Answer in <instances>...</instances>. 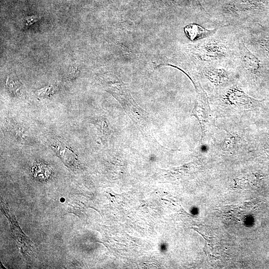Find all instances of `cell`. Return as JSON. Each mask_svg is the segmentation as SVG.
Here are the masks:
<instances>
[{
  "label": "cell",
  "instance_id": "7c38bea8",
  "mask_svg": "<svg viewBox=\"0 0 269 269\" xmlns=\"http://www.w3.org/2000/svg\"><path fill=\"white\" fill-rule=\"evenodd\" d=\"M226 0H206V2H208L210 5L216 8L224 3Z\"/></svg>",
  "mask_w": 269,
  "mask_h": 269
},
{
  "label": "cell",
  "instance_id": "52a82bcc",
  "mask_svg": "<svg viewBox=\"0 0 269 269\" xmlns=\"http://www.w3.org/2000/svg\"><path fill=\"white\" fill-rule=\"evenodd\" d=\"M221 27L208 29L195 23L186 25L183 28L186 37L192 42L200 41L214 35Z\"/></svg>",
  "mask_w": 269,
  "mask_h": 269
},
{
  "label": "cell",
  "instance_id": "5b68a950",
  "mask_svg": "<svg viewBox=\"0 0 269 269\" xmlns=\"http://www.w3.org/2000/svg\"><path fill=\"white\" fill-rule=\"evenodd\" d=\"M238 29L248 48L269 62V32L259 28Z\"/></svg>",
  "mask_w": 269,
  "mask_h": 269
},
{
  "label": "cell",
  "instance_id": "8fae6325",
  "mask_svg": "<svg viewBox=\"0 0 269 269\" xmlns=\"http://www.w3.org/2000/svg\"><path fill=\"white\" fill-rule=\"evenodd\" d=\"M36 92L39 96H49L54 93V89L53 86H48L37 90Z\"/></svg>",
  "mask_w": 269,
  "mask_h": 269
},
{
  "label": "cell",
  "instance_id": "277c9868",
  "mask_svg": "<svg viewBox=\"0 0 269 269\" xmlns=\"http://www.w3.org/2000/svg\"><path fill=\"white\" fill-rule=\"evenodd\" d=\"M175 68L201 79L216 92L237 82L238 79L236 66L233 64H211L195 67Z\"/></svg>",
  "mask_w": 269,
  "mask_h": 269
},
{
  "label": "cell",
  "instance_id": "7a4b0ae2",
  "mask_svg": "<svg viewBox=\"0 0 269 269\" xmlns=\"http://www.w3.org/2000/svg\"><path fill=\"white\" fill-rule=\"evenodd\" d=\"M207 18L216 27H264L269 25V0H227Z\"/></svg>",
  "mask_w": 269,
  "mask_h": 269
},
{
  "label": "cell",
  "instance_id": "4fadbf2b",
  "mask_svg": "<svg viewBox=\"0 0 269 269\" xmlns=\"http://www.w3.org/2000/svg\"><path fill=\"white\" fill-rule=\"evenodd\" d=\"M38 17L35 16H29L26 17L27 24H31L34 21H36L38 20Z\"/></svg>",
  "mask_w": 269,
  "mask_h": 269
},
{
  "label": "cell",
  "instance_id": "30bf717a",
  "mask_svg": "<svg viewBox=\"0 0 269 269\" xmlns=\"http://www.w3.org/2000/svg\"><path fill=\"white\" fill-rule=\"evenodd\" d=\"M6 86L9 91L13 95H17L21 88L19 82L14 79L7 77L6 79Z\"/></svg>",
  "mask_w": 269,
  "mask_h": 269
},
{
  "label": "cell",
  "instance_id": "9c48e42d",
  "mask_svg": "<svg viewBox=\"0 0 269 269\" xmlns=\"http://www.w3.org/2000/svg\"><path fill=\"white\" fill-rule=\"evenodd\" d=\"M7 126L9 127V130L15 137L21 140H25L26 137L25 130L21 126L11 122L9 123Z\"/></svg>",
  "mask_w": 269,
  "mask_h": 269
},
{
  "label": "cell",
  "instance_id": "6da1fadb",
  "mask_svg": "<svg viewBox=\"0 0 269 269\" xmlns=\"http://www.w3.org/2000/svg\"><path fill=\"white\" fill-rule=\"evenodd\" d=\"M240 39L239 30L224 26L214 35L194 43L179 44L169 66L195 67L211 64L235 65Z\"/></svg>",
  "mask_w": 269,
  "mask_h": 269
},
{
  "label": "cell",
  "instance_id": "3957f363",
  "mask_svg": "<svg viewBox=\"0 0 269 269\" xmlns=\"http://www.w3.org/2000/svg\"><path fill=\"white\" fill-rule=\"evenodd\" d=\"M235 66L238 78L252 89H259L269 80V62L251 51L240 35Z\"/></svg>",
  "mask_w": 269,
  "mask_h": 269
},
{
  "label": "cell",
  "instance_id": "8992f818",
  "mask_svg": "<svg viewBox=\"0 0 269 269\" xmlns=\"http://www.w3.org/2000/svg\"><path fill=\"white\" fill-rule=\"evenodd\" d=\"M194 85L197 93V101L194 110V114L199 120L203 137L207 136L213 126L214 122L206 93L202 87L200 83H196Z\"/></svg>",
  "mask_w": 269,
  "mask_h": 269
},
{
  "label": "cell",
  "instance_id": "9a60e30c",
  "mask_svg": "<svg viewBox=\"0 0 269 269\" xmlns=\"http://www.w3.org/2000/svg\"><path fill=\"white\" fill-rule=\"evenodd\" d=\"M264 30L269 32V25L267 26L262 28Z\"/></svg>",
  "mask_w": 269,
  "mask_h": 269
},
{
  "label": "cell",
  "instance_id": "ba28073f",
  "mask_svg": "<svg viewBox=\"0 0 269 269\" xmlns=\"http://www.w3.org/2000/svg\"><path fill=\"white\" fill-rule=\"evenodd\" d=\"M56 146L53 147V149L57 151V154L65 164L68 166H75L77 159L73 152L67 147L62 149L58 146Z\"/></svg>",
  "mask_w": 269,
  "mask_h": 269
},
{
  "label": "cell",
  "instance_id": "5bb4252c",
  "mask_svg": "<svg viewBox=\"0 0 269 269\" xmlns=\"http://www.w3.org/2000/svg\"><path fill=\"white\" fill-rule=\"evenodd\" d=\"M197 2L198 3L199 6L201 7V8L203 9V10L205 12V13L208 15V13H207V12L206 11V10L204 9V8L203 7V6L202 5V4H201L199 0H196Z\"/></svg>",
  "mask_w": 269,
  "mask_h": 269
}]
</instances>
